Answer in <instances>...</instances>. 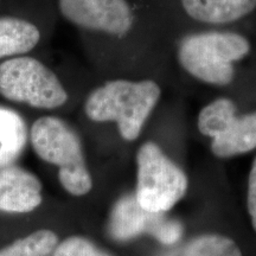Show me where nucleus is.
Here are the masks:
<instances>
[{
	"label": "nucleus",
	"mask_w": 256,
	"mask_h": 256,
	"mask_svg": "<svg viewBox=\"0 0 256 256\" xmlns=\"http://www.w3.org/2000/svg\"><path fill=\"white\" fill-rule=\"evenodd\" d=\"M178 66L194 81L216 89H229L238 81L246 60L254 55L247 34L232 28H203L176 40Z\"/></svg>",
	"instance_id": "nucleus-1"
},
{
	"label": "nucleus",
	"mask_w": 256,
	"mask_h": 256,
	"mask_svg": "<svg viewBox=\"0 0 256 256\" xmlns=\"http://www.w3.org/2000/svg\"><path fill=\"white\" fill-rule=\"evenodd\" d=\"M162 95L154 80H110L87 96L84 114L92 122L115 124L121 139L133 142L142 136Z\"/></svg>",
	"instance_id": "nucleus-2"
},
{
	"label": "nucleus",
	"mask_w": 256,
	"mask_h": 256,
	"mask_svg": "<svg viewBox=\"0 0 256 256\" xmlns=\"http://www.w3.org/2000/svg\"><path fill=\"white\" fill-rule=\"evenodd\" d=\"M30 142L36 154L58 168V180L69 194L82 197L92 188L82 140L68 122L57 116H43L32 124Z\"/></svg>",
	"instance_id": "nucleus-3"
},
{
	"label": "nucleus",
	"mask_w": 256,
	"mask_h": 256,
	"mask_svg": "<svg viewBox=\"0 0 256 256\" xmlns=\"http://www.w3.org/2000/svg\"><path fill=\"white\" fill-rule=\"evenodd\" d=\"M188 178L184 170L153 140L142 142L136 152V186L134 196L150 212L166 214L186 194Z\"/></svg>",
	"instance_id": "nucleus-4"
},
{
	"label": "nucleus",
	"mask_w": 256,
	"mask_h": 256,
	"mask_svg": "<svg viewBox=\"0 0 256 256\" xmlns=\"http://www.w3.org/2000/svg\"><path fill=\"white\" fill-rule=\"evenodd\" d=\"M0 95L38 110H56L68 101V92L56 74L30 56L0 63Z\"/></svg>",
	"instance_id": "nucleus-5"
},
{
	"label": "nucleus",
	"mask_w": 256,
	"mask_h": 256,
	"mask_svg": "<svg viewBox=\"0 0 256 256\" xmlns=\"http://www.w3.org/2000/svg\"><path fill=\"white\" fill-rule=\"evenodd\" d=\"M107 229L115 241H130L146 234L165 246L178 243L184 232L179 220L142 209L134 194H124L114 204Z\"/></svg>",
	"instance_id": "nucleus-6"
},
{
	"label": "nucleus",
	"mask_w": 256,
	"mask_h": 256,
	"mask_svg": "<svg viewBox=\"0 0 256 256\" xmlns=\"http://www.w3.org/2000/svg\"><path fill=\"white\" fill-rule=\"evenodd\" d=\"M58 6L64 19L84 30L124 38L134 26L127 0H58Z\"/></svg>",
	"instance_id": "nucleus-7"
},
{
	"label": "nucleus",
	"mask_w": 256,
	"mask_h": 256,
	"mask_svg": "<svg viewBox=\"0 0 256 256\" xmlns=\"http://www.w3.org/2000/svg\"><path fill=\"white\" fill-rule=\"evenodd\" d=\"M43 185L32 172L18 166L0 168V211L28 214L43 202Z\"/></svg>",
	"instance_id": "nucleus-8"
},
{
	"label": "nucleus",
	"mask_w": 256,
	"mask_h": 256,
	"mask_svg": "<svg viewBox=\"0 0 256 256\" xmlns=\"http://www.w3.org/2000/svg\"><path fill=\"white\" fill-rule=\"evenodd\" d=\"M256 150V108L236 112L218 136L210 140V151L218 159H230Z\"/></svg>",
	"instance_id": "nucleus-9"
},
{
	"label": "nucleus",
	"mask_w": 256,
	"mask_h": 256,
	"mask_svg": "<svg viewBox=\"0 0 256 256\" xmlns=\"http://www.w3.org/2000/svg\"><path fill=\"white\" fill-rule=\"evenodd\" d=\"M185 14L209 28L238 23L256 10V0H180Z\"/></svg>",
	"instance_id": "nucleus-10"
},
{
	"label": "nucleus",
	"mask_w": 256,
	"mask_h": 256,
	"mask_svg": "<svg viewBox=\"0 0 256 256\" xmlns=\"http://www.w3.org/2000/svg\"><path fill=\"white\" fill-rule=\"evenodd\" d=\"M40 40V32L34 24L17 17H0V58L30 52Z\"/></svg>",
	"instance_id": "nucleus-11"
},
{
	"label": "nucleus",
	"mask_w": 256,
	"mask_h": 256,
	"mask_svg": "<svg viewBox=\"0 0 256 256\" xmlns=\"http://www.w3.org/2000/svg\"><path fill=\"white\" fill-rule=\"evenodd\" d=\"M28 142L26 124L18 113L0 107V168L12 166Z\"/></svg>",
	"instance_id": "nucleus-12"
},
{
	"label": "nucleus",
	"mask_w": 256,
	"mask_h": 256,
	"mask_svg": "<svg viewBox=\"0 0 256 256\" xmlns=\"http://www.w3.org/2000/svg\"><path fill=\"white\" fill-rule=\"evenodd\" d=\"M159 256H243L238 243L217 234L194 238Z\"/></svg>",
	"instance_id": "nucleus-13"
},
{
	"label": "nucleus",
	"mask_w": 256,
	"mask_h": 256,
	"mask_svg": "<svg viewBox=\"0 0 256 256\" xmlns=\"http://www.w3.org/2000/svg\"><path fill=\"white\" fill-rule=\"evenodd\" d=\"M58 243L55 232L40 229L0 249V256H50Z\"/></svg>",
	"instance_id": "nucleus-14"
},
{
	"label": "nucleus",
	"mask_w": 256,
	"mask_h": 256,
	"mask_svg": "<svg viewBox=\"0 0 256 256\" xmlns=\"http://www.w3.org/2000/svg\"><path fill=\"white\" fill-rule=\"evenodd\" d=\"M51 256H113L82 236H70L57 244Z\"/></svg>",
	"instance_id": "nucleus-15"
},
{
	"label": "nucleus",
	"mask_w": 256,
	"mask_h": 256,
	"mask_svg": "<svg viewBox=\"0 0 256 256\" xmlns=\"http://www.w3.org/2000/svg\"><path fill=\"white\" fill-rule=\"evenodd\" d=\"M247 210L250 216L252 229L256 232V156L252 160L248 176L247 186Z\"/></svg>",
	"instance_id": "nucleus-16"
}]
</instances>
